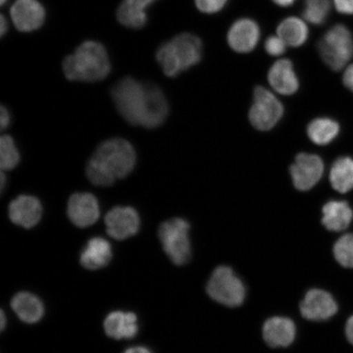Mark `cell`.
I'll list each match as a JSON object with an SVG mask.
<instances>
[{"label": "cell", "instance_id": "484cf974", "mask_svg": "<svg viewBox=\"0 0 353 353\" xmlns=\"http://www.w3.org/2000/svg\"><path fill=\"white\" fill-rule=\"evenodd\" d=\"M331 11L330 0H304L303 17L312 25H323L329 19Z\"/></svg>", "mask_w": 353, "mask_h": 353}, {"label": "cell", "instance_id": "8992f818", "mask_svg": "<svg viewBox=\"0 0 353 353\" xmlns=\"http://www.w3.org/2000/svg\"><path fill=\"white\" fill-rule=\"evenodd\" d=\"M189 231V223L180 218L167 220L159 228V237L163 249L176 265L188 263L191 256Z\"/></svg>", "mask_w": 353, "mask_h": 353}, {"label": "cell", "instance_id": "7c38bea8", "mask_svg": "<svg viewBox=\"0 0 353 353\" xmlns=\"http://www.w3.org/2000/svg\"><path fill=\"white\" fill-rule=\"evenodd\" d=\"M10 16L17 30L32 32L43 25L46 11L38 0H16L11 7Z\"/></svg>", "mask_w": 353, "mask_h": 353}, {"label": "cell", "instance_id": "7a4b0ae2", "mask_svg": "<svg viewBox=\"0 0 353 353\" xmlns=\"http://www.w3.org/2000/svg\"><path fill=\"white\" fill-rule=\"evenodd\" d=\"M137 156L127 140L114 138L101 143L86 166V175L98 187L112 186L118 179L126 178L134 170Z\"/></svg>", "mask_w": 353, "mask_h": 353}, {"label": "cell", "instance_id": "d6a6232c", "mask_svg": "<svg viewBox=\"0 0 353 353\" xmlns=\"http://www.w3.org/2000/svg\"><path fill=\"white\" fill-rule=\"evenodd\" d=\"M10 122V116L8 113V110L2 105L1 112H0V126H1V130L7 129Z\"/></svg>", "mask_w": 353, "mask_h": 353}, {"label": "cell", "instance_id": "d4e9b609", "mask_svg": "<svg viewBox=\"0 0 353 353\" xmlns=\"http://www.w3.org/2000/svg\"><path fill=\"white\" fill-rule=\"evenodd\" d=\"M331 186L339 193H347L353 189V159L343 157L334 161L330 169Z\"/></svg>", "mask_w": 353, "mask_h": 353}, {"label": "cell", "instance_id": "d590c367", "mask_svg": "<svg viewBox=\"0 0 353 353\" xmlns=\"http://www.w3.org/2000/svg\"><path fill=\"white\" fill-rule=\"evenodd\" d=\"M123 353H152L148 348L145 347H132Z\"/></svg>", "mask_w": 353, "mask_h": 353}, {"label": "cell", "instance_id": "5b68a950", "mask_svg": "<svg viewBox=\"0 0 353 353\" xmlns=\"http://www.w3.org/2000/svg\"><path fill=\"white\" fill-rule=\"evenodd\" d=\"M323 63L334 72L345 68L353 57V37L346 26L337 24L330 28L317 43Z\"/></svg>", "mask_w": 353, "mask_h": 353}, {"label": "cell", "instance_id": "83f0119b", "mask_svg": "<svg viewBox=\"0 0 353 353\" xmlns=\"http://www.w3.org/2000/svg\"><path fill=\"white\" fill-rule=\"evenodd\" d=\"M334 255L343 268H353V234H346L335 242Z\"/></svg>", "mask_w": 353, "mask_h": 353}, {"label": "cell", "instance_id": "ffe728a7", "mask_svg": "<svg viewBox=\"0 0 353 353\" xmlns=\"http://www.w3.org/2000/svg\"><path fill=\"white\" fill-rule=\"evenodd\" d=\"M112 258V249L110 243L103 237H94L88 241L79 261L88 270H98L107 266Z\"/></svg>", "mask_w": 353, "mask_h": 353}, {"label": "cell", "instance_id": "f546056e", "mask_svg": "<svg viewBox=\"0 0 353 353\" xmlns=\"http://www.w3.org/2000/svg\"><path fill=\"white\" fill-rule=\"evenodd\" d=\"M264 48L268 54L278 57L285 54L287 44L279 35H271L265 41Z\"/></svg>", "mask_w": 353, "mask_h": 353}, {"label": "cell", "instance_id": "d6986e66", "mask_svg": "<svg viewBox=\"0 0 353 353\" xmlns=\"http://www.w3.org/2000/svg\"><path fill=\"white\" fill-rule=\"evenodd\" d=\"M157 0H123L117 16L120 23L127 28L139 30L148 23V8Z\"/></svg>", "mask_w": 353, "mask_h": 353}, {"label": "cell", "instance_id": "cb8c5ba5", "mask_svg": "<svg viewBox=\"0 0 353 353\" xmlns=\"http://www.w3.org/2000/svg\"><path fill=\"white\" fill-rule=\"evenodd\" d=\"M341 126L337 121L327 117L316 118L309 123L307 129L308 138L316 145H328L337 138Z\"/></svg>", "mask_w": 353, "mask_h": 353}, {"label": "cell", "instance_id": "ab89813d", "mask_svg": "<svg viewBox=\"0 0 353 353\" xmlns=\"http://www.w3.org/2000/svg\"><path fill=\"white\" fill-rule=\"evenodd\" d=\"M8 0H0V3H1V6H3L4 4L7 3Z\"/></svg>", "mask_w": 353, "mask_h": 353}, {"label": "cell", "instance_id": "603a6c76", "mask_svg": "<svg viewBox=\"0 0 353 353\" xmlns=\"http://www.w3.org/2000/svg\"><path fill=\"white\" fill-rule=\"evenodd\" d=\"M276 34L283 39L287 46L301 47L309 37V28L305 22L298 17H286L280 22Z\"/></svg>", "mask_w": 353, "mask_h": 353}, {"label": "cell", "instance_id": "1f68e13d", "mask_svg": "<svg viewBox=\"0 0 353 353\" xmlns=\"http://www.w3.org/2000/svg\"><path fill=\"white\" fill-rule=\"evenodd\" d=\"M343 85L353 92V64L348 66L343 77Z\"/></svg>", "mask_w": 353, "mask_h": 353}, {"label": "cell", "instance_id": "4fadbf2b", "mask_svg": "<svg viewBox=\"0 0 353 353\" xmlns=\"http://www.w3.org/2000/svg\"><path fill=\"white\" fill-rule=\"evenodd\" d=\"M338 304L327 291L312 289L308 291L300 303V312L309 321H325L338 312Z\"/></svg>", "mask_w": 353, "mask_h": 353}, {"label": "cell", "instance_id": "7402d4cb", "mask_svg": "<svg viewBox=\"0 0 353 353\" xmlns=\"http://www.w3.org/2000/svg\"><path fill=\"white\" fill-rule=\"evenodd\" d=\"M11 306L17 316L26 323H35L41 321L44 314L41 300L28 292L17 294L12 299Z\"/></svg>", "mask_w": 353, "mask_h": 353}, {"label": "cell", "instance_id": "74e56055", "mask_svg": "<svg viewBox=\"0 0 353 353\" xmlns=\"http://www.w3.org/2000/svg\"><path fill=\"white\" fill-rule=\"evenodd\" d=\"M0 183H1V187H0V190H1V192L3 191V189H4V187H6V175H4V174L1 173V178H0Z\"/></svg>", "mask_w": 353, "mask_h": 353}, {"label": "cell", "instance_id": "e0dca14e", "mask_svg": "<svg viewBox=\"0 0 353 353\" xmlns=\"http://www.w3.org/2000/svg\"><path fill=\"white\" fill-rule=\"evenodd\" d=\"M263 338L272 347H285L294 341L296 327L292 320L283 316H274L265 322Z\"/></svg>", "mask_w": 353, "mask_h": 353}, {"label": "cell", "instance_id": "9a60e30c", "mask_svg": "<svg viewBox=\"0 0 353 353\" xmlns=\"http://www.w3.org/2000/svg\"><path fill=\"white\" fill-rule=\"evenodd\" d=\"M42 214L41 201L32 196H19L8 206V215L12 222L24 228H32L38 224Z\"/></svg>", "mask_w": 353, "mask_h": 353}, {"label": "cell", "instance_id": "836d02e7", "mask_svg": "<svg viewBox=\"0 0 353 353\" xmlns=\"http://www.w3.org/2000/svg\"><path fill=\"white\" fill-rule=\"evenodd\" d=\"M345 334L347 341L353 345V315L347 321Z\"/></svg>", "mask_w": 353, "mask_h": 353}, {"label": "cell", "instance_id": "30bf717a", "mask_svg": "<svg viewBox=\"0 0 353 353\" xmlns=\"http://www.w3.org/2000/svg\"><path fill=\"white\" fill-rule=\"evenodd\" d=\"M260 38L261 29L259 25L249 17H242L234 21L227 35L228 46L239 54H249L254 51Z\"/></svg>", "mask_w": 353, "mask_h": 353}, {"label": "cell", "instance_id": "f1b7e54d", "mask_svg": "<svg viewBox=\"0 0 353 353\" xmlns=\"http://www.w3.org/2000/svg\"><path fill=\"white\" fill-rule=\"evenodd\" d=\"M199 11L205 14H215L226 7L228 0H195Z\"/></svg>", "mask_w": 353, "mask_h": 353}, {"label": "cell", "instance_id": "6da1fadb", "mask_svg": "<svg viewBox=\"0 0 353 353\" xmlns=\"http://www.w3.org/2000/svg\"><path fill=\"white\" fill-rule=\"evenodd\" d=\"M118 112L132 125L154 129L165 122L169 104L160 88L125 77L112 88Z\"/></svg>", "mask_w": 353, "mask_h": 353}, {"label": "cell", "instance_id": "ac0fdd59", "mask_svg": "<svg viewBox=\"0 0 353 353\" xmlns=\"http://www.w3.org/2000/svg\"><path fill=\"white\" fill-rule=\"evenodd\" d=\"M104 330L109 337L117 341L134 338L139 332L138 316L132 312H110L104 321Z\"/></svg>", "mask_w": 353, "mask_h": 353}, {"label": "cell", "instance_id": "2e32d148", "mask_svg": "<svg viewBox=\"0 0 353 353\" xmlns=\"http://www.w3.org/2000/svg\"><path fill=\"white\" fill-rule=\"evenodd\" d=\"M268 82L273 90L282 95H292L299 88V81L292 61L281 59L268 72Z\"/></svg>", "mask_w": 353, "mask_h": 353}, {"label": "cell", "instance_id": "44dd1931", "mask_svg": "<svg viewBox=\"0 0 353 353\" xmlns=\"http://www.w3.org/2000/svg\"><path fill=\"white\" fill-rule=\"evenodd\" d=\"M322 224L327 230L339 232L345 230L353 219V210L344 201H330L322 208Z\"/></svg>", "mask_w": 353, "mask_h": 353}, {"label": "cell", "instance_id": "3957f363", "mask_svg": "<svg viewBox=\"0 0 353 353\" xmlns=\"http://www.w3.org/2000/svg\"><path fill=\"white\" fill-rule=\"evenodd\" d=\"M65 76L70 81H103L110 72L107 50L103 44L92 41L82 43L63 63Z\"/></svg>", "mask_w": 353, "mask_h": 353}, {"label": "cell", "instance_id": "e575fe53", "mask_svg": "<svg viewBox=\"0 0 353 353\" xmlns=\"http://www.w3.org/2000/svg\"><path fill=\"white\" fill-rule=\"evenodd\" d=\"M297 0H272V2L277 6L282 8H288L292 6Z\"/></svg>", "mask_w": 353, "mask_h": 353}, {"label": "cell", "instance_id": "4dcf8cb0", "mask_svg": "<svg viewBox=\"0 0 353 353\" xmlns=\"http://www.w3.org/2000/svg\"><path fill=\"white\" fill-rule=\"evenodd\" d=\"M335 8L343 14H353V0H334Z\"/></svg>", "mask_w": 353, "mask_h": 353}, {"label": "cell", "instance_id": "f35d334b", "mask_svg": "<svg viewBox=\"0 0 353 353\" xmlns=\"http://www.w3.org/2000/svg\"><path fill=\"white\" fill-rule=\"evenodd\" d=\"M6 316H4V312L2 311L1 312V330H3L4 327H6Z\"/></svg>", "mask_w": 353, "mask_h": 353}, {"label": "cell", "instance_id": "5bb4252c", "mask_svg": "<svg viewBox=\"0 0 353 353\" xmlns=\"http://www.w3.org/2000/svg\"><path fill=\"white\" fill-rule=\"evenodd\" d=\"M68 214L78 228H88L98 221L100 208L98 200L91 193H74L70 197Z\"/></svg>", "mask_w": 353, "mask_h": 353}, {"label": "cell", "instance_id": "8fae6325", "mask_svg": "<svg viewBox=\"0 0 353 353\" xmlns=\"http://www.w3.org/2000/svg\"><path fill=\"white\" fill-rule=\"evenodd\" d=\"M105 223L109 236L122 241L139 232L140 218L138 212L132 207L117 206L105 215Z\"/></svg>", "mask_w": 353, "mask_h": 353}, {"label": "cell", "instance_id": "4316f807", "mask_svg": "<svg viewBox=\"0 0 353 353\" xmlns=\"http://www.w3.org/2000/svg\"><path fill=\"white\" fill-rule=\"evenodd\" d=\"M19 161L20 154L14 141L10 135H3L0 139V168L3 171L12 170Z\"/></svg>", "mask_w": 353, "mask_h": 353}, {"label": "cell", "instance_id": "52a82bcc", "mask_svg": "<svg viewBox=\"0 0 353 353\" xmlns=\"http://www.w3.org/2000/svg\"><path fill=\"white\" fill-rule=\"evenodd\" d=\"M206 290L211 299L231 307L241 305L245 297V288L242 281L232 268L226 266L215 269Z\"/></svg>", "mask_w": 353, "mask_h": 353}, {"label": "cell", "instance_id": "277c9868", "mask_svg": "<svg viewBox=\"0 0 353 353\" xmlns=\"http://www.w3.org/2000/svg\"><path fill=\"white\" fill-rule=\"evenodd\" d=\"M202 55L201 39L191 33H182L158 48L157 60L165 76L174 78L200 63Z\"/></svg>", "mask_w": 353, "mask_h": 353}, {"label": "cell", "instance_id": "8d00e7d4", "mask_svg": "<svg viewBox=\"0 0 353 353\" xmlns=\"http://www.w3.org/2000/svg\"><path fill=\"white\" fill-rule=\"evenodd\" d=\"M8 21L4 17L3 15H1V19H0V33H1V37H3L8 32Z\"/></svg>", "mask_w": 353, "mask_h": 353}, {"label": "cell", "instance_id": "ba28073f", "mask_svg": "<svg viewBox=\"0 0 353 353\" xmlns=\"http://www.w3.org/2000/svg\"><path fill=\"white\" fill-rule=\"evenodd\" d=\"M284 114L283 105L270 91L262 86L254 88V101L249 113L250 121L260 131L274 128Z\"/></svg>", "mask_w": 353, "mask_h": 353}, {"label": "cell", "instance_id": "9c48e42d", "mask_svg": "<svg viewBox=\"0 0 353 353\" xmlns=\"http://www.w3.org/2000/svg\"><path fill=\"white\" fill-rule=\"evenodd\" d=\"M295 188L307 192L314 188L324 173V162L314 154L299 153L290 168Z\"/></svg>", "mask_w": 353, "mask_h": 353}]
</instances>
